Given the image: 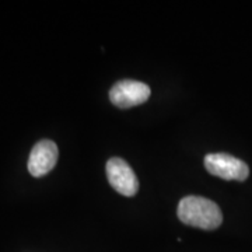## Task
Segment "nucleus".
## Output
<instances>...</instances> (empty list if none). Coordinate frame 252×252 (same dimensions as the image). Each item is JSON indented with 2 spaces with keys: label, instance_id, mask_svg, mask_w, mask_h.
<instances>
[{
  "label": "nucleus",
  "instance_id": "nucleus-1",
  "mask_svg": "<svg viewBox=\"0 0 252 252\" xmlns=\"http://www.w3.org/2000/svg\"><path fill=\"white\" fill-rule=\"evenodd\" d=\"M178 219L196 228L215 230L221 224L223 215L213 200L202 196H187L178 205Z\"/></svg>",
  "mask_w": 252,
  "mask_h": 252
},
{
  "label": "nucleus",
  "instance_id": "nucleus-2",
  "mask_svg": "<svg viewBox=\"0 0 252 252\" xmlns=\"http://www.w3.org/2000/svg\"><path fill=\"white\" fill-rule=\"evenodd\" d=\"M205 167L212 175L223 180L245 181L250 175V168L243 160L225 153L207 154L205 157Z\"/></svg>",
  "mask_w": 252,
  "mask_h": 252
},
{
  "label": "nucleus",
  "instance_id": "nucleus-3",
  "mask_svg": "<svg viewBox=\"0 0 252 252\" xmlns=\"http://www.w3.org/2000/svg\"><path fill=\"white\" fill-rule=\"evenodd\" d=\"M150 97V87L142 81L122 80L114 84L109 99L118 108H132L146 102Z\"/></svg>",
  "mask_w": 252,
  "mask_h": 252
},
{
  "label": "nucleus",
  "instance_id": "nucleus-4",
  "mask_svg": "<svg viewBox=\"0 0 252 252\" xmlns=\"http://www.w3.org/2000/svg\"><path fill=\"white\" fill-rule=\"evenodd\" d=\"M107 178L109 185L124 196H133L139 190V181L136 174L122 158H109L107 162Z\"/></svg>",
  "mask_w": 252,
  "mask_h": 252
},
{
  "label": "nucleus",
  "instance_id": "nucleus-5",
  "mask_svg": "<svg viewBox=\"0 0 252 252\" xmlns=\"http://www.w3.org/2000/svg\"><path fill=\"white\" fill-rule=\"evenodd\" d=\"M58 146L52 140H41L32 147L28 158V171L32 177H44L56 165Z\"/></svg>",
  "mask_w": 252,
  "mask_h": 252
}]
</instances>
